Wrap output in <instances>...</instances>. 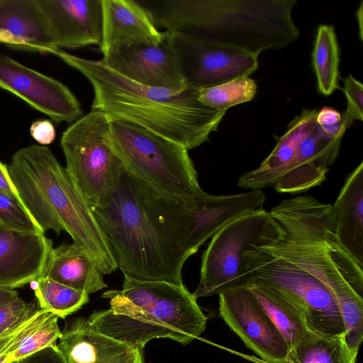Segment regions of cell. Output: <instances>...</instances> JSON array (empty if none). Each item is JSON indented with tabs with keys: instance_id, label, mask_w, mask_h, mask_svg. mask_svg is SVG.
Returning <instances> with one entry per match:
<instances>
[{
	"instance_id": "cell-1",
	"label": "cell",
	"mask_w": 363,
	"mask_h": 363,
	"mask_svg": "<svg viewBox=\"0 0 363 363\" xmlns=\"http://www.w3.org/2000/svg\"><path fill=\"white\" fill-rule=\"evenodd\" d=\"M191 198L160 190L124 172L108 201L91 208L125 277L183 284Z\"/></svg>"
},
{
	"instance_id": "cell-2",
	"label": "cell",
	"mask_w": 363,
	"mask_h": 363,
	"mask_svg": "<svg viewBox=\"0 0 363 363\" xmlns=\"http://www.w3.org/2000/svg\"><path fill=\"white\" fill-rule=\"evenodd\" d=\"M269 213L279 230L259 246L328 290L342 315L346 343L358 350L363 338V268L337 240L332 205L306 194L281 200Z\"/></svg>"
},
{
	"instance_id": "cell-3",
	"label": "cell",
	"mask_w": 363,
	"mask_h": 363,
	"mask_svg": "<svg viewBox=\"0 0 363 363\" xmlns=\"http://www.w3.org/2000/svg\"><path fill=\"white\" fill-rule=\"evenodd\" d=\"M46 53L88 79L94 91L91 111L140 126L187 150L208 142L225 114L200 103L199 89L188 84L178 89L145 86L116 73L101 60L83 58L59 48H49Z\"/></svg>"
},
{
	"instance_id": "cell-4",
	"label": "cell",
	"mask_w": 363,
	"mask_h": 363,
	"mask_svg": "<svg viewBox=\"0 0 363 363\" xmlns=\"http://www.w3.org/2000/svg\"><path fill=\"white\" fill-rule=\"evenodd\" d=\"M155 26L259 56L299 36L296 0H138Z\"/></svg>"
},
{
	"instance_id": "cell-5",
	"label": "cell",
	"mask_w": 363,
	"mask_h": 363,
	"mask_svg": "<svg viewBox=\"0 0 363 363\" xmlns=\"http://www.w3.org/2000/svg\"><path fill=\"white\" fill-rule=\"evenodd\" d=\"M7 167L22 204L44 233L67 232L103 275L118 269L91 208L48 147L35 144L22 147Z\"/></svg>"
},
{
	"instance_id": "cell-6",
	"label": "cell",
	"mask_w": 363,
	"mask_h": 363,
	"mask_svg": "<svg viewBox=\"0 0 363 363\" xmlns=\"http://www.w3.org/2000/svg\"><path fill=\"white\" fill-rule=\"evenodd\" d=\"M110 308L94 312L89 323L101 333L143 351L155 338L182 345L204 332L207 318L193 293L183 284L139 281L124 276L122 289L105 291Z\"/></svg>"
},
{
	"instance_id": "cell-7",
	"label": "cell",
	"mask_w": 363,
	"mask_h": 363,
	"mask_svg": "<svg viewBox=\"0 0 363 363\" xmlns=\"http://www.w3.org/2000/svg\"><path fill=\"white\" fill-rule=\"evenodd\" d=\"M109 119L110 143L125 172L186 199L204 191L189 150L136 125Z\"/></svg>"
},
{
	"instance_id": "cell-8",
	"label": "cell",
	"mask_w": 363,
	"mask_h": 363,
	"mask_svg": "<svg viewBox=\"0 0 363 363\" xmlns=\"http://www.w3.org/2000/svg\"><path fill=\"white\" fill-rule=\"evenodd\" d=\"M110 119L91 111L62 133L60 145L66 169L91 208L104 205L125 172L109 138Z\"/></svg>"
},
{
	"instance_id": "cell-9",
	"label": "cell",
	"mask_w": 363,
	"mask_h": 363,
	"mask_svg": "<svg viewBox=\"0 0 363 363\" xmlns=\"http://www.w3.org/2000/svg\"><path fill=\"white\" fill-rule=\"evenodd\" d=\"M279 230V223L262 208L245 213L220 229L203 253L199 283L193 292L196 298L247 287L250 279L243 252L251 245H264Z\"/></svg>"
},
{
	"instance_id": "cell-10",
	"label": "cell",
	"mask_w": 363,
	"mask_h": 363,
	"mask_svg": "<svg viewBox=\"0 0 363 363\" xmlns=\"http://www.w3.org/2000/svg\"><path fill=\"white\" fill-rule=\"evenodd\" d=\"M242 259L250 282L267 284L286 295L303 313L308 330L327 335L345 334L332 296L308 273L254 244L245 250Z\"/></svg>"
},
{
	"instance_id": "cell-11",
	"label": "cell",
	"mask_w": 363,
	"mask_h": 363,
	"mask_svg": "<svg viewBox=\"0 0 363 363\" xmlns=\"http://www.w3.org/2000/svg\"><path fill=\"white\" fill-rule=\"evenodd\" d=\"M186 84L198 88L249 77L258 56L236 48L174 31H164Z\"/></svg>"
},
{
	"instance_id": "cell-12",
	"label": "cell",
	"mask_w": 363,
	"mask_h": 363,
	"mask_svg": "<svg viewBox=\"0 0 363 363\" xmlns=\"http://www.w3.org/2000/svg\"><path fill=\"white\" fill-rule=\"evenodd\" d=\"M218 296L220 317L248 349L269 363L286 359L290 350L287 342L249 287L224 291Z\"/></svg>"
},
{
	"instance_id": "cell-13",
	"label": "cell",
	"mask_w": 363,
	"mask_h": 363,
	"mask_svg": "<svg viewBox=\"0 0 363 363\" xmlns=\"http://www.w3.org/2000/svg\"><path fill=\"white\" fill-rule=\"evenodd\" d=\"M0 88L56 123H74L83 116L79 101L67 86L1 52Z\"/></svg>"
},
{
	"instance_id": "cell-14",
	"label": "cell",
	"mask_w": 363,
	"mask_h": 363,
	"mask_svg": "<svg viewBox=\"0 0 363 363\" xmlns=\"http://www.w3.org/2000/svg\"><path fill=\"white\" fill-rule=\"evenodd\" d=\"M101 61L116 73L142 85L170 89L187 85L165 38L157 44L118 47L104 55Z\"/></svg>"
},
{
	"instance_id": "cell-15",
	"label": "cell",
	"mask_w": 363,
	"mask_h": 363,
	"mask_svg": "<svg viewBox=\"0 0 363 363\" xmlns=\"http://www.w3.org/2000/svg\"><path fill=\"white\" fill-rule=\"evenodd\" d=\"M52 48L100 45L101 0H36Z\"/></svg>"
},
{
	"instance_id": "cell-16",
	"label": "cell",
	"mask_w": 363,
	"mask_h": 363,
	"mask_svg": "<svg viewBox=\"0 0 363 363\" xmlns=\"http://www.w3.org/2000/svg\"><path fill=\"white\" fill-rule=\"evenodd\" d=\"M262 190L231 195H211L205 191L191 198L186 246L192 255L220 229L236 218L262 207Z\"/></svg>"
},
{
	"instance_id": "cell-17",
	"label": "cell",
	"mask_w": 363,
	"mask_h": 363,
	"mask_svg": "<svg viewBox=\"0 0 363 363\" xmlns=\"http://www.w3.org/2000/svg\"><path fill=\"white\" fill-rule=\"evenodd\" d=\"M52 241L45 234L0 232V288L14 289L43 274Z\"/></svg>"
},
{
	"instance_id": "cell-18",
	"label": "cell",
	"mask_w": 363,
	"mask_h": 363,
	"mask_svg": "<svg viewBox=\"0 0 363 363\" xmlns=\"http://www.w3.org/2000/svg\"><path fill=\"white\" fill-rule=\"evenodd\" d=\"M103 55L121 46L161 43L164 32L154 24L137 0H101Z\"/></svg>"
},
{
	"instance_id": "cell-19",
	"label": "cell",
	"mask_w": 363,
	"mask_h": 363,
	"mask_svg": "<svg viewBox=\"0 0 363 363\" xmlns=\"http://www.w3.org/2000/svg\"><path fill=\"white\" fill-rule=\"evenodd\" d=\"M342 139H334L316 124L301 143L290 169L274 189L279 193L298 194L320 185L338 156Z\"/></svg>"
},
{
	"instance_id": "cell-20",
	"label": "cell",
	"mask_w": 363,
	"mask_h": 363,
	"mask_svg": "<svg viewBox=\"0 0 363 363\" xmlns=\"http://www.w3.org/2000/svg\"><path fill=\"white\" fill-rule=\"evenodd\" d=\"M317 113V109L303 108L290 122L285 133L260 165L239 177L238 186L250 190L274 187L290 169L302 140L315 128Z\"/></svg>"
},
{
	"instance_id": "cell-21",
	"label": "cell",
	"mask_w": 363,
	"mask_h": 363,
	"mask_svg": "<svg viewBox=\"0 0 363 363\" xmlns=\"http://www.w3.org/2000/svg\"><path fill=\"white\" fill-rule=\"evenodd\" d=\"M0 43L40 53L52 48L36 0H0Z\"/></svg>"
},
{
	"instance_id": "cell-22",
	"label": "cell",
	"mask_w": 363,
	"mask_h": 363,
	"mask_svg": "<svg viewBox=\"0 0 363 363\" xmlns=\"http://www.w3.org/2000/svg\"><path fill=\"white\" fill-rule=\"evenodd\" d=\"M338 243L363 268V162L345 179L332 205Z\"/></svg>"
},
{
	"instance_id": "cell-23",
	"label": "cell",
	"mask_w": 363,
	"mask_h": 363,
	"mask_svg": "<svg viewBox=\"0 0 363 363\" xmlns=\"http://www.w3.org/2000/svg\"><path fill=\"white\" fill-rule=\"evenodd\" d=\"M58 319L55 315L38 308L0 333V363L18 362L57 345L62 335Z\"/></svg>"
},
{
	"instance_id": "cell-24",
	"label": "cell",
	"mask_w": 363,
	"mask_h": 363,
	"mask_svg": "<svg viewBox=\"0 0 363 363\" xmlns=\"http://www.w3.org/2000/svg\"><path fill=\"white\" fill-rule=\"evenodd\" d=\"M57 347L67 363H108L133 350L96 329L84 318L67 323Z\"/></svg>"
},
{
	"instance_id": "cell-25",
	"label": "cell",
	"mask_w": 363,
	"mask_h": 363,
	"mask_svg": "<svg viewBox=\"0 0 363 363\" xmlns=\"http://www.w3.org/2000/svg\"><path fill=\"white\" fill-rule=\"evenodd\" d=\"M41 276L88 294L107 287L95 262L74 242L52 247Z\"/></svg>"
},
{
	"instance_id": "cell-26",
	"label": "cell",
	"mask_w": 363,
	"mask_h": 363,
	"mask_svg": "<svg viewBox=\"0 0 363 363\" xmlns=\"http://www.w3.org/2000/svg\"><path fill=\"white\" fill-rule=\"evenodd\" d=\"M229 352L253 363H269L255 355L230 349ZM345 342V335H327L308 330L300 342L289 350L283 363H356Z\"/></svg>"
},
{
	"instance_id": "cell-27",
	"label": "cell",
	"mask_w": 363,
	"mask_h": 363,
	"mask_svg": "<svg viewBox=\"0 0 363 363\" xmlns=\"http://www.w3.org/2000/svg\"><path fill=\"white\" fill-rule=\"evenodd\" d=\"M247 287L284 337L289 349L294 348L308 330L298 306L280 290L267 284L252 280Z\"/></svg>"
},
{
	"instance_id": "cell-28",
	"label": "cell",
	"mask_w": 363,
	"mask_h": 363,
	"mask_svg": "<svg viewBox=\"0 0 363 363\" xmlns=\"http://www.w3.org/2000/svg\"><path fill=\"white\" fill-rule=\"evenodd\" d=\"M312 62L318 91L330 96L339 88L340 51L335 28L330 25L318 28Z\"/></svg>"
},
{
	"instance_id": "cell-29",
	"label": "cell",
	"mask_w": 363,
	"mask_h": 363,
	"mask_svg": "<svg viewBox=\"0 0 363 363\" xmlns=\"http://www.w3.org/2000/svg\"><path fill=\"white\" fill-rule=\"evenodd\" d=\"M35 295L40 309L59 318H65L77 312L89 300L87 293L43 276L36 280Z\"/></svg>"
},
{
	"instance_id": "cell-30",
	"label": "cell",
	"mask_w": 363,
	"mask_h": 363,
	"mask_svg": "<svg viewBox=\"0 0 363 363\" xmlns=\"http://www.w3.org/2000/svg\"><path fill=\"white\" fill-rule=\"evenodd\" d=\"M257 92L255 82L249 77L199 89L197 99L203 105L225 111L232 106L252 100Z\"/></svg>"
},
{
	"instance_id": "cell-31",
	"label": "cell",
	"mask_w": 363,
	"mask_h": 363,
	"mask_svg": "<svg viewBox=\"0 0 363 363\" xmlns=\"http://www.w3.org/2000/svg\"><path fill=\"white\" fill-rule=\"evenodd\" d=\"M0 223L4 228L10 230L45 234L20 199L1 191Z\"/></svg>"
},
{
	"instance_id": "cell-32",
	"label": "cell",
	"mask_w": 363,
	"mask_h": 363,
	"mask_svg": "<svg viewBox=\"0 0 363 363\" xmlns=\"http://www.w3.org/2000/svg\"><path fill=\"white\" fill-rule=\"evenodd\" d=\"M342 80L347 104L342 114L351 126L355 120H363V85L350 74Z\"/></svg>"
},
{
	"instance_id": "cell-33",
	"label": "cell",
	"mask_w": 363,
	"mask_h": 363,
	"mask_svg": "<svg viewBox=\"0 0 363 363\" xmlns=\"http://www.w3.org/2000/svg\"><path fill=\"white\" fill-rule=\"evenodd\" d=\"M37 309L36 302H26L18 296L0 305V333Z\"/></svg>"
},
{
	"instance_id": "cell-34",
	"label": "cell",
	"mask_w": 363,
	"mask_h": 363,
	"mask_svg": "<svg viewBox=\"0 0 363 363\" xmlns=\"http://www.w3.org/2000/svg\"><path fill=\"white\" fill-rule=\"evenodd\" d=\"M30 133L36 142L43 146L52 143L56 135L52 123L48 119L33 122L30 128Z\"/></svg>"
},
{
	"instance_id": "cell-35",
	"label": "cell",
	"mask_w": 363,
	"mask_h": 363,
	"mask_svg": "<svg viewBox=\"0 0 363 363\" xmlns=\"http://www.w3.org/2000/svg\"><path fill=\"white\" fill-rule=\"evenodd\" d=\"M18 363H67L57 345L48 347L18 361Z\"/></svg>"
},
{
	"instance_id": "cell-36",
	"label": "cell",
	"mask_w": 363,
	"mask_h": 363,
	"mask_svg": "<svg viewBox=\"0 0 363 363\" xmlns=\"http://www.w3.org/2000/svg\"><path fill=\"white\" fill-rule=\"evenodd\" d=\"M341 118L342 113L331 107L325 106L318 111L315 121L320 126H327L338 123Z\"/></svg>"
},
{
	"instance_id": "cell-37",
	"label": "cell",
	"mask_w": 363,
	"mask_h": 363,
	"mask_svg": "<svg viewBox=\"0 0 363 363\" xmlns=\"http://www.w3.org/2000/svg\"><path fill=\"white\" fill-rule=\"evenodd\" d=\"M0 191L20 199L11 179L8 167L0 161Z\"/></svg>"
},
{
	"instance_id": "cell-38",
	"label": "cell",
	"mask_w": 363,
	"mask_h": 363,
	"mask_svg": "<svg viewBox=\"0 0 363 363\" xmlns=\"http://www.w3.org/2000/svg\"><path fill=\"white\" fill-rule=\"evenodd\" d=\"M108 363H145L143 352L133 349L116 357Z\"/></svg>"
},
{
	"instance_id": "cell-39",
	"label": "cell",
	"mask_w": 363,
	"mask_h": 363,
	"mask_svg": "<svg viewBox=\"0 0 363 363\" xmlns=\"http://www.w3.org/2000/svg\"><path fill=\"white\" fill-rule=\"evenodd\" d=\"M17 296H18V294L15 289L0 288V305L6 303Z\"/></svg>"
},
{
	"instance_id": "cell-40",
	"label": "cell",
	"mask_w": 363,
	"mask_h": 363,
	"mask_svg": "<svg viewBox=\"0 0 363 363\" xmlns=\"http://www.w3.org/2000/svg\"><path fill=\"white\" fill-rule=\"evenodd\" d=\"M4 229L3 226L0 223V232Z\"/></svg>"
},
{
	"instance_id": "cell-41",
	"label": "cell",
	"mask_w": 363,
	"mask_h": 363,
	"mask_svg": "<svg viewBox=\"0 0 363 363\" xmlns=\"http://www.w3.org/2000/svg\"><path fill=\"white\" fill-rule=\"evenodd\" d=\"M13 363H18V362H13Z\"/></svg>"
}]
</instances>
